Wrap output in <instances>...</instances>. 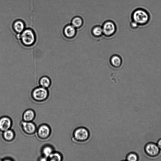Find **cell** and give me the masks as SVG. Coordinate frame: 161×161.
Here are the masks:
<instances>
[{
  "instance_id": "cell-9",
  "label": "cell",
  "mask_w": 161,
  "mask_h": 161,
  "mask_svg": "<svg viewBox=\"0 0 161 161\" xmlns=\"http://www.w3.org/2000/svg\"><path fill=\"white\" fill-rule=\"evenodd\" d=\"M12 121L8 116H3L0 118V131L2 132L10 129L12 125Z\"/></svg>"
},
{
  "instance_id": "cell-18",
  "label": "cell",
  "mask_w": 161,
  "mask_h": 161,
  "mask_svg": "<svg viewBox=\"0 0 161 161\" xmlns=\"http://www.w3.org/2000/svg\"><path fill=\"white\" fill-rule=\"evenodd\" d=\"M138 159L137 154L133 152L128 153L126 157V160L128 161H137Z\"/></svg>"
},
{
  "instance_id": "cell-16",
  "label": "cell",
  "mask_w": 161,
  "mask_h": 161,
  "mask_svg": "<svg viewBox=\"0 0 161 161\" xmlns=\"http://www.w3.org/2000/svg\"><path fill=\"white\" fill-rule=\"evenodd\" d=\"M39 84L41 87L47 89L51 86V82L48 77L44 76L40 78L39 80Z\"/></svg>"
},
{
  "instance_id": "cell-4",
  "label": "cell",
  "mask_w": 161,
  "mask_h": 161,
  "mask_svg": "<svg viewBox=\"0 0 161 161\" xmlns=\"http://www.w3.org/2000/svg\"><path fill=\"white\" fill-rule=\"evenodd\" d=\"M20 39L25 45L30 46L34 45L35 42L36 36L33 30L29 28L25 29L21 34Z\"/></svg>"
},
{
  "instance_id": "cell-13",
  "label": "cell",
  "mask_w": 161,
  "mask_h": 161,
  "mask_svg": "<svg viewBox=\"0 0 161 161\" xmlns=\"http://www.w3.org/2000/svg\"><path fill=\"white\" fill-rule=\"evenodd\" d=\"M76 28L72 25H68L64 27V33L65 36L69 38L73 37L76 34Z\"/></svg>"
},
{
  "instance_id": "cell-8",
  "label": "cell",
  "mask_w": 161,
  "mask_h": 161,
  "mask_svg": "<svg viewBox=\"0 0 161 161\" xmlns=\"http://www.w3.org/2000/svg\"><path fill=\"white\" fill-rule=\"evenodd\" d=\"M103 33L106 36L113 34L116 30V25L111 21H106L102 27Z\"/></svg>"
},
{
  "instance_id": "cell-6",
  "label": "cell",
  "mask_w": 161,
  "mask_h": 161,
  "mask_svg": "<svg viewBox=\"0 0 161 161\" xmlns=\"http://www.w3.org/2000/svg\"><path fill=\"white\" fill-rule=\"evenodd\" d=\"M21 127L24 133L27 135H32L36 133L37 128L33 121L27 122L23 121L21 123Z\"/></svg>"
},
{
  "instance_id": "cell-17",
  "label": "cell",
  "mask_w": 161,
  "mask_h": 161,
  "mask_svg": "<svg viewBox=\"0 0 161 161\" xmlns=\"http://www.w3.org/2000/svg\"><path fill=\"white\" fill-rule=\"evenodd\" d=\"M71 25L76 28L81 27L83 24V20L82 17L79 16L75 17L71 20Z\"/></svg>"
},
{
  "instance_id": "cell-3",
  "label": "cell",
  "mask_w": 161,
  "mask_h": 161,
  "mask_svg": "<svg viewBox=\"0 0 161 161\" xmlns=\"http://www.w3.org/2000/svg\"><path fill=\"white\" fill-rule=\"evenodd\" d=\"M31 96L34 101L38 102L46 101L49 96V92L47 88L39 87L35 88L32 92Z\"/></svg>"
},
{
  "instance_id": "cell-11",
  "label": "cell",
  "mask_w": 161,
  "mask_h": 161,
  "mask_svg": "<svg viewBox=\"0 0 161 161\" xmlns=\"http://www.w3.org/2000/svg\"><path fill=\"white\" fill-rule=\"evenodd\" d=\"M34 111L31 109H28L24 112L22 116L23 121L27 122L33 121L36 117Z\"/></svg>"
},
{
  "instance_id": "cell-19",
  "label": "cell",
  "mask_w": 161,
  "mask_h": 161,
  "mask_svg": "<svg viewBox=\"0 0 161 161\" xmlns=\"http://www.w3.org/2000/svg\"><path fill=\"white\" fill-rule=\"evenodd\" d=\"M112 65L116 67L120 66L121 63V60L119 56L115 55L112 57L111 60Z\"/></svg>"
},
{
  "instance_id": "cell-14",
  "label": "cell",
  "mask_w": 161,
  "mask_h": 161,
  "mask_svg": "<svg viewBox=\"0 0 161 161\" xmlns=\"http://www.w3.org/2000/svg\"><path fill=\"white\" fill-rule=\"evenodd\" d=\"M54 151V148L53 147L49 145H44L41 149V153L42 156L47 158H48Z\"/></svg>"
},
{
  "instance_id": "cell-21",
  "label": "cell",
  "mask_w": 161,
  "mask_h": 161,
  "mask_svg": "<svg viewBox=\"0 0 161 161\" xmlns=\"http://www.w3.org/2000/svg\"><path fill=\"white\" fill-rule=\"evenodd\" d=\"M130 26L131 28L134 29H136L139 26L137 23L132 21L130 23Z\"/></svg>"
},
{
  "instance_id": "cell-22",
  "label": "cell",
  "mask_w": 161,
  "mask_h": 161,
  "mask_svg": "<svg viewBox=\"0 0 161 161\" xmlns=\"http://www.w3.org/2000/svg\"><path fill=\"white\" fill-rule=\"evenodd\" d=\"M157 145H158L160 150H161V138L159 139L157 142Z\"/></svg>"
},
{
  "instance_id": "cell-7",
  "label": "cell",
  "mask_w": 161,
  "mask_h": 161,
  "mask_svg": "<svg viewBox=\"0 0 161 161\" xmlns=\"http://www.w3.org/2000/svg\"><path fill=\"white\" fill-rule=\"evenodd\" d=\"M144 151L147 155L151 157L158 156L160 153V149L158 145L153 142L146 144L145 147Z\"/></svg>"
},
{
  "instance_id": "cell-20",
  "label": "cell",
  "mask_w": 161,
  "mask_h": 161,
  "mask_svg": "<svg viewBox=\"0 0 161 161\" xmlns=\"http://www.w3.org/2000/svg\"><path fill=\"white\" fill-rule=\"evenodd\" d=\"M92 33L96 36H100L103 33L102 27L100 26L95 27L93 28Z\"/></svg>"
},
{
  "instance_id": "cell-1",
  "label": "cell",
  "mask_w": 161,
  "mask_h": 161,
  "mask_svg": "<svg viewBox=\"0 0 161 161\" xmlns=\"http://www.w3.org/2000/svg\"><path fill=\"white\" fill-rule=\"evenodd\" d=\"M90 133L88 128L84 126L79 127L73 130L71 136V141L76 144L86 143L90 137Z\"/></svg>"
},
{
  "instance_id": "cell-5",
  "label": "cell",
  "mask_w": 161,
  "mask_h": 161,
  "mask_svg": "<svg viewBox=\"0 0 161 161\" xmlns=\"http://www.w3.org/2000/svg\"><path fill=\"white\" fill-rule=\"evenodd\" d=\"M37 137L42 140L48 138L51 134V129L49 125L46 124H41L38 128L36 132Z\"/></svg>"
},
{
  "instance_id": "cell-12",
  "label": "cell",
  "mask_w": 161,
  "mask_h": 161,
  "mask_svg": "<svg viewBox=\"0 0 161 161\" xmlns=\"http://www.w3.org/2000/svg\"><path fill=\"white\" fill-rule=\"evenodd\" d=\"M15 133L12 129H9L3 132L2 137L5 141L7 142H11L15 138Z\"/></svg>"
},
{
  "instance_id": "cell-15",
  "label": "cell",
  "mask_w": 161,
  "mask_h": 161,
  "mask_svg": "<svg viewBox=\"0 0 161 161\" xmlns=\"http://www.w3.org/2000/svg\"><path fill=\"white\" fill-rule=\"evenodd\" d=\"M63 156L61 153L59 152L53 151L47 158V160L50 161H61Z\"/></svg>"
},
{
  "instance_id": "cell-10",
  "label": "cell",
  "mask_w": 161,
  "mask_h": 161,
  "mask_svg": "<svg viewBox=\"0 0 161 161\" xmlns=\"http://www.w3.org/2000/svg\"><path fill=\"white\" fill-rule=\"evenodd\" d=\"M12 27L13 29L16 33L21 34L25 29L26 25L23 21L18 20L14 21Z\"/></svg>"
},
{
  "instance_id": "cell-2",
  "label": "cell",
  "mask_w": 161,
  "mask_h": 161,
  "mask_svg": "<svg viewBox=\"0 0 161 161\" xmlns=\"http://www.w3.org/2000/svg\"><path fill=\"white\" fill-rule=\"evenodd\" d=\"M131 18L132 21L137 23L139 26H143L146 25L149 23L151 16L145 9L139 8L135 9L132 12Z\"/></svg>"
}]
</instances>
